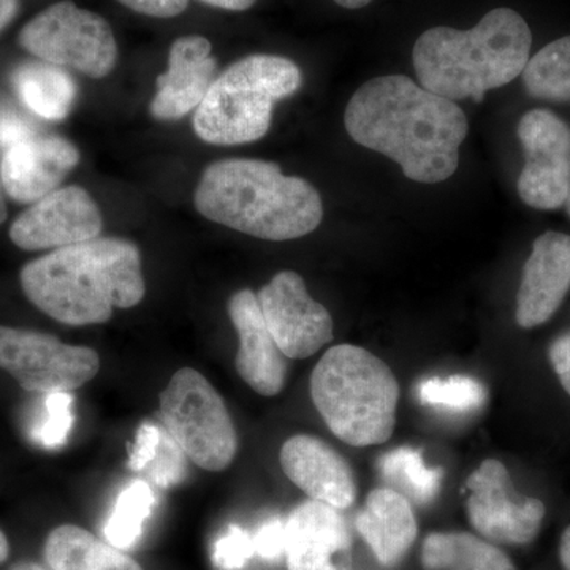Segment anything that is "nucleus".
<instances>
[{
  "instance_id": "obj_1",
  "label": "nucleus",
  "mask_w": 570,
  "mask_h": 570,
  "mask_svg": "<svg viewBox=\"0 0 570 570\" xmlns=\"http://www.w3.org/2000/svg\"><path fill=\"white\" fill-rule=\"evenodd\" d=\"M352 140L384 154L412 181H448L459 168L468 118L453 100L428 91L404 75L365 82L344 115Z\"/></svg>"
},
{
  "instance_id": "obj_2",
  "label": "nucleus",
  "mask_w": 570,
  "mask_h": 570,
  "mask_svg": "<svg viewBox=\"0 0 570 570\" xmlns=\"http://www.w3.org/2000/svg\"><path fill=\"white\" fill-rule=\"evenodd\" d=\"M26 298L61 324H105L112 311L140 305L146 294L140 249L119 238L61 247L22 266Z\"/></svg>"
},
{
  "instance_id": "obj_3",
  "label": "nucleus",
  "mask_w": 570,
  "mask_h": 570,
  "mask_svg": "<svg viewBox=\"0 0 570 570\" xmlns=\"http://www.w3.org/2000/svg\"><path fill=\"white\" fill-rule=\"evenodd\" d=\"M194 204L206 219L268 242L302 238L324 219L313 184L257 159H225L206 167Z\"/></svg>"
},
{
  "instance_id": "obj_4",
  "label": "nucleus",
  "mask_w": 570,
  "mask_h": 570,
  "mask_svg": "<svg viewBox=\"0 0 570 570\" xmlns=\"http://www.w3.org/2000/svg\"><path fill=\"white\" fill-rule=\"evenodd\" d=\"M532 33L515 10L494 9L469 31L439 28L415 41L412 61L420 86L449 100L482 102L491 89L523 73L530 62Z\"/></svg>"
},
{
  "instance_id": "obj_5",
  "label": "nucleus",
  "mask_w": 570,
  "mask_h": 570,
  "mask_svg": "<svg viewBox=\"0 0 570 570\" xmlns=\"http://www.w3.org/2000/svg\"><path fill=\"white\" fill-rule=\"evenodd\" d=\"M311 396L326 426L346 444L367 448L392 438L400 385L365 348L341 344L326 351L311 376Z\"/></svg>"
},
{
  "instance_id": "obj_6",
  "label": "nucleus",
  "mask_w": 570,
  "mask_h": 570,
  "mask_svg": "<svg viewBox=\"0 0 570 570\" xmlns=\"http://www.w3.org/2000/svg\"><path fill=\"white\" fill-rule=\"evenodd\" d=\"M302 70L291 59L253 55L232 63L214 80L195 110L194 130L217 146L246 145L264 138L273 108L302 88Z\"/></svg>"
},
{
  "instance_id": "obj_7",
  "label": "nucleus",
  "mask_w": 570,
  "mask_h": 570,
  "mask_svg": "<svg viewBox=\"0 0 570 570\" xmlns=\"http://www.w3.org/2000/svg\"><path fill=\"white\" fill-rule=\"evenodd\" d=\"M165 430L187 459L205 471L230 466L238 452V436L223 396L193 367L176 371L160 393Z\"/></svg>"
},
{
  "instance_id": "obj_8",
  "label": "nucleus",
  "mask_w": 570,
  "mask_h": 570,
  "mask_svg": "<svg viewBox=\"0 0 570 570\" xmlns=\"http://www.w3.org/2000/svg\"><path fill=\"white\" fill-rule=\"evenodd\" d=\"M18 40L40 61L96 80L108 77L118 62V43L110 22L70 0L40 11L21 29Z\"/></svg>"
},
{
  "instance_id": "obj_9",
  "label": "nucleus",
  "mask_w": 570,
  "mask_h": 570,
  "mask_svg": "<svg viewBox=\"0 0 570 570\" xmlns=\"http://www.w3.org/2000/svg\"><path fill=\"white\" fill-rule=\"evenodd\" d=\"M0 370L32 393L73 392L100 370L91 347L70 346L36 330L0 325Z\"/></svg>"
},
{
  "instance_id": "obj_10",
  "label": "nucleus",
  "mask_w": 570,
  "mask_h": 570,
  "mask_svg": "<svg viewBox=\"0 0 570 570\" xmlns=\"http://www.w3.org/2000/svg\"><path fill=\"white\" fill-rule=\"evenodd\" d=\"M524 149L519 176L521 200L535 209H558L570 189V127L549 110L527 112L519 124Z\"/></svg>"
},
{
  "instance_id": "obj_11",
  "label": "nucleus",
  "mask_w": 570,
  "mask_h": 570,
  "mask_svg": "<svg viewBox=\"0 0 570 570\" xmlns=\"http://www.w3.org/2000/svg\"><path fill=\"white\" fill-rule=\"evenodd\" d=\"M466 487L471 491L469 520L483 538L515 546L535 539L546 517V505L540 499L520 497L501 461H483L468 479Z\"/></svg>"
},
{
  "instance_id": "obj_12",
  "label": "nucleus",
  "mask_w": 570,
  "mask_h": 570,
  "mask_svg": "<svg viewBox=\"0 0 570 570\" xmlns=\"http://www.w3.org/2000/svg\"><path fill=\"white\" fill-rule=\"evenodd\" d=\"M257 299L273 340L287 358H307L333 340L332 316L311 298L298 273H277Z\"/></svg>"
},
{
  "instance_id": "obj_13",
  "label": "nucleus",
  "mask_w": 570,
  "mask_h": 570,
  "mask_svg": "<svg viewBox=\"0 0 570 570\" xmlns=\"http://www.w3.org/2000/svg\"><path fill=\"white\" fill-rule=\"evenodd\" d=\"M104 220L92 195L81 186L59 187L29 206L10 227L24 250L61 249L99 238Z\"/></svg>"
},
{
  "instance_id": "obj_14",
  "label": "nucleus",
  "mask_w": 570,
  "mask_h": 570,
  "mask_svg": "<svg viewBox=\"0 0 570 570\" xmlns=\"http://www.w3.org/2000/svg\"><path fill=\"white\" fill-rule=\"evenodd\" d=\"M288 570H354L352 539L340 510L307 499L285 521Z\"/></svg>"
},
{
  "instance_id": "obj_15",
  "label": "nucleus",
  "mask_w": 570,
  "mask_h": 570,
  "mask_svg": "<svg viewBox=\"0 0 570 570\" xmlns=\"http://www.w3.org/2000/svg\"><path fill=\"white\" fill-rule=\"evenodd\" d=\"M80 163V151L67 138L32 137L3 153L2 183L6 194L18 204H36Z\"/></svg>"
},
{
  "instance_id": "obj_16",
  "label": "nucleus",
  "mask_w": 570,
  "mask_h": 570,
  "mask_svg": "<svg viewBox=\"0 0 570 570\" xmlns=\"http://www.w3.org/2000/svg\"><path fill=\"white\" fill-rule=\"evenodd\" d=\"M212 41L202 36H184L171 43L168 70L157 77L151 116L157 121H176L200 107L214 80L217 61Z\"/></svg>"
},
{
  "instance_id": "obj_17",
  "label": "nucleus",
  "mask_w": 570,
  "mask_h": 570,
  "mask_svg": "<svg viewBox=\"0 0 570 570\" xmlns=\"http://www.w3.org/2000/svg\"><path fill=\"white\" fill-rule=\"evenodd\" d=\"M570 288V236L547 232L532 246L517 294V324L534 328L560 309Z\"/></svg>"
},
{
  "instance_id": "obj_18",
  "label": "nucleus",
  "mask_w": 570,
  "mask_h": 570,
  "mask_svg": "<svg viewBox=\"0 0 570 570\" xmlns=\"http://www.w3.org/2000/svg\"><path fill=\"white\" fill-rule=\"evenodd\" d=\"M228 316L239 337L235 365L239 376L262 396L283 392L287 362L264 321L257 295L238 291L228 302Z\"/></svg>"
},
{
  "instance_id": "obj_19",
  "label": "nucleus",
  "mask_w": 570,
  "mask_h": 570,
  "mask_svg": "<svg viewBox=\"0 0 570 570\" xmlns=\"http://www.w3.org/2000/svg\"><path fill=\"white\" fill-rule=\"evenodd\" d=\"M279 461L285 475L309 499L337 510L354 504V472L347 461L322 439L309 434L288 439L281 449Z\"/></svg>"
},
{
  "instance_id": "obj_20",
  "label": "nucleus",
  "mask_w": 570,
  "mask_h": 570,
  "mask_svg": "<svg viewBox=\"0 0 570 570\" xmlns=\"http://www.w3.org/2000/svg\"><path fill=\"white\" fill-rule=\"evenodd\" d=\"M356 530L384 566H395L403 560L417 538L414 510L403 494L382 487L367 494L365 508L355 520Z\"/></svg>"
},
{
  "instance_id": "obj_21",
  "label": "nucleus",
  "mask_w": 570,
  "mask_h": 570,
  "mask_svg": "<svg viewBox=\"0 0 570 570\" xmlns=\"http://www.w3.org/2000/svg\"><path fill=\"white\" fill-rule=\"evenodd\" d=\"M43 557L51 570H142L129 554L75 524H61L47 535Z\"/></svg>"
},
{
  "instance_id": "obj_22",
  "label": "nucleus",
  "mask_w": 570,
  "mask_h": 570,
  "mask_svg": "<svg viewBox=\"0 0 570 570\" xmlns=\"http://www.w3.org/2000/svg\"><path fill=\"white\" fill-rule=\"evenodd\" d=\"M11 85L22 104L47 121H62L77 100V82L63 67L26 62L11 75Z\"/></svg>"
},
{
  "instance_id": "obj_23",
  "label": "nucleus",
  "mask_w": 570,
  "mask_h": 570,
  "mask_svg": "<svg viewBox=\"0 0 570 570\" xmlns=\"http://www.w3.org/2000/svg\"><path fill=\"white\" fill-rule=\"evenodd\" d=\"M426 570H517L508 554L466 532H434L422 549Z\"/></svg>"
},
{
  "instance_id": "obj_24",
  "label": "nucleus",
  "mask_w": 570,
  "mask_h": 570,
  "mask_svg": "<svg viewBox=\"0 0 570 570\" xmlns=\"http://www.w3.org/2000/svg\"><path fill=\"white\" fill-rule=\"evenodd\" d=\"M379 472L395 487L397 493L412 499L415 504H428L436 498L442 471L428 468L422 453L411 448L392 450L379 460Z\"/></svg>"
},
{
  "instance_id": "obj_25",
  "label": "nucleus",
  "mask_w": 570,
  "mask_h": 570,
  "mask_svg": "<svg viewBox=\"0 0 570 570\" xmlns=\"http://www.w3.org/2000/svg\"><path fill=\"white\" fill-rule=\"evenodd\" d=\"M527 91L538 99L570 102V36L551 41L523 70Z\"/></svg>"
},
{
  "instance_id": "obj_26",
  "label": "nucleus",
  "mask_w": 570,
  "mask_h": 570,
  "mask_svg": "<svg viewBox=\"0 0 570 570\" xmlns=\"http://www.w3.org/2000/svg\"><path fill=\"white\" fill-rule=\"evenodd\" d=\"M156 497L151 487L142 480H134L116 499L110 519L104 527V535L110 546L119 550L134 549L140 540L142 527L151 515Z\"/></svg>"
},
{
  "instance_id": "obj_27",
  "label": "nucleus",
  "mask_w": 570,
  "mask_h": 570,
  "mask_svg": "<svg viewBox=\"0 0 570 570\" xmlns=\"http://www.w3.org/2000/svg\"><path fill=\"white\" fill-rule=\"evenodd\" d=\"M487 396L485 385L469 376L426 379L419 385L420 403L450 412L479 411Z\"/></svg>"
},
{
  "instance_id": "obj_28",
  "label": "nucleus",
  "mask_w": 570,
  "mask_h": 570,
  "mask_svg": "<svg viewBox=\"0 0 570 570\" xmlns=\"http://www.w3.org/2000/svg\"><path fill=\"white\" fill-rule=\"evenodd\" d=\"M73 423V396L70 392L50 393L45 397L43 420L33 430V441L45 449L62 448Z\"/></svg>"
},
{
  "instance_id": "obj_29",
  "label": "nucleus",
  "mask_w": 570,
  "mask_h": 570,
  "mask_svg": "<svg viewBox=\"0 0 570 570\" xmlns=\"http://www.w3.org/2000/svg\"><path fill=\"white\" fill-rule=\"evenodd\" d=\"M186 453L167 430L163 431L159 450L149 464V478L160 489L178 485L186 478Z\"/></svg>"
},
{
  "instance_id": "obj_30",
  "label": "nucleus",
  "mask_w": 570,
  "mask_h": 570,
  "mask_svg": "<svg viewBox=\"0 0 570 570\" xmlns=\"http://www.w3.org/2000/svg\"><path fill=\"white\" fill-rule=\"evenodd\" d=\"M255 554L254 538L242 527L230 524L224 535L214 543L213 562L220 570L245 568Z\"/></svg>"
},
{
  "instance_id": "obj_31",
  "label": "nucleus",
  "mask_w": 570,
  "mask_h": 570,
  "mask_svg": "<svg viewBox=\"0 0 570 570\" xmlns=\"http://www.w3.org/2000/svg\"><path fill=\"white\" fill-rule=\"evenodd\" d=\"M36 124L7 100H0V148L10 149L18 142L36 137Z\"/></svg>"
},
{
  "instance_id": "obj_32",
  "label": "nucleus",
  "mask_w": 570,
  "mask_h": 570,
  "mask_svg": "<svg viewBox=\"0 0 570 570\" xmlns=\"http://www.w3.org/2000/svg\"><path fill=\"white\" fill-rule=\"evenodd\" d=\"M160 438H163V431L154 423L146 422L138 428L134 448L130 450L129 461H127L130 471H145L151 464L157 450H159Z\"/></svg>"
},
{
  "instance_id": "obj_33",
  "label": "nucleus",
  "mask_w": 570,
  "mask_h": 570,
  "mask_svg": "<svg viewBox=\"0 0 570 570\" xmlns=\"http://www.w3.org/2000/svg\"><path fill=\"white\" fill-rule=\"evenodd\" d=\"M253 538L255 553L264 560L275 561L285 554V521L279 517L265 521Z\"/></svg>"
},
{
  "instance_id": "obj_34",
  "label": "nucleus",
  "mask_w": 570,
  "mask_h": 570,
  "mask_svg": "<svg viewBox=\"0 0 570 570\" xmlns=\"http://www.w3.org/2000/svg\"><path fill=\"white\" fill-rule=\"evenodd\" d=\"M121 6L151 18L179 17L189 6V0H118Z\"/></svg>"
},
{
  "instance_id": "obj_35",
  "label": "nucleus",
  "mask_w": 570,
  "mask_h": 570,
  "mask_svg": "<svg viewBox=\"0 0 570 570\" xmlns=\"http://www.w3.org/2000/svg\"><path fill=\"white\" fill-rule=\"evenodd\" d=\"M551 366L570 395V333L554 340L549 351Z\"/></svg>"
},
{
  "instance_id": "obj_36",
  "label": "nucleus",
  "mask_w": 570,
  "mask_h": 570,
  "mask_svg": "<svg viewBox=\"0 0 570 570\" xmlns=\"http://www.w3.org/2000/svg\"><path fill=\"white\" fill-rule=\"evenodd\" d=\"M206 6L214 7V9L227 11H245L255 6L257 0H200Z\"/></svg>"
},
{
  "instance_id": "obj_37",
  "label": "nucleus",
  "mask_w": 570,
  "mask_h": 570,
  "mask_svg": "<svg viewBox=\"0 0 570 570\" xmlns=\"http://www.w3.org/2000/svg\"><path fill=\"white\" fill-rule=\"evenodd\" d=\"M20 0H0V31L7 28L17 14Z\"/></svg>"
},
{
  "instance_id": "obj_38",
  "label": "nucleus",
  "mask_w": 570,
  "mask_h": 570,
  "mask_svg": "<svg viewBox=\"0 0 570 570\" xmlns=\"http://www.w3.org/2000/svg\"><path fill=\"white\" fill-rule=\"evenodd\" d=\"M560 558L566 570H570V527L562 534L560 543Z\"/></svg>"
},
{
  "instance_id": "obj_39",
  "label": "nucleus",
  "mask_w": 570,
  "mask_h": 570,
  "mask_svg": "<svg viewBox=\"0 0 570 570\" xmlns=\"http://www.w3.org/2000/svg\"><path fill=\"white\" fill-rule=\"evenodd\" d=\"M337 6L343 7V9L347 10H358L363 9V7L370 6L373 0H335Z\"/></svg>"
},
{
  "instance_id": "obj_40",
  "label": "nucleus",
  "mask_w": 570,
  "mask_h": 570,
  "mask_svg": "<svg viewBox=\"0 0 570 570\" xmlns=\"http://www.w3.org/2000/svg\"><path fill=\"white\" fill-rule=\"evenodd\" d=\"M10 557V542L6 532L0 530V564H3Z\"/></svg>"
},
{
  "instance_id": "obj_41",
  "label": "nucleus",
  "mask_w": 570,
  "mask_h": 570,
  "mask_svg": "<svg viewBox=\"0 0 570 570\" xmlns=\"http://www.w3.org/2000/svg\"><path fill=\"white\" fill-rule=\"evenodd\" d=\"M0 163H2V160H0ZM3 193H6V189H3L2 168H0V224L6 223L7 219V205L6 197H3Z\"/></svg>"
},
{
  "instance_id": "obj_42",
  "label": "nucleus",
  "mask_w": 570,
  "mask_h": 570,
  "mask_svg": "<svg viewBox=\"0 0 570 570\" xmlns=\"http://www.w3.org/2000/svg\"><path fill=\"white\" fill-rule=\"evenodd\" d=\"M10 570H51V569L45 568V566L39 564V562L22 561V562H18V564L11 566Z\"/></svg>"
},
{
  "instance_id": "obj_43",
  "label": "nucleus",
  "mask_w": 570,
  "mask_h": 570,
  "mask_svg": "<svg viewBox=\"0 0 570 570\" xmlns=\"http://www.w3.org/2000/svg\"><path fill=\"white\" fill-rule=\"evenodd\" d=\"M566 208H568V214L570 216V189H569V195H568V198H566Z\"/></svg>"
}]
</instances>
